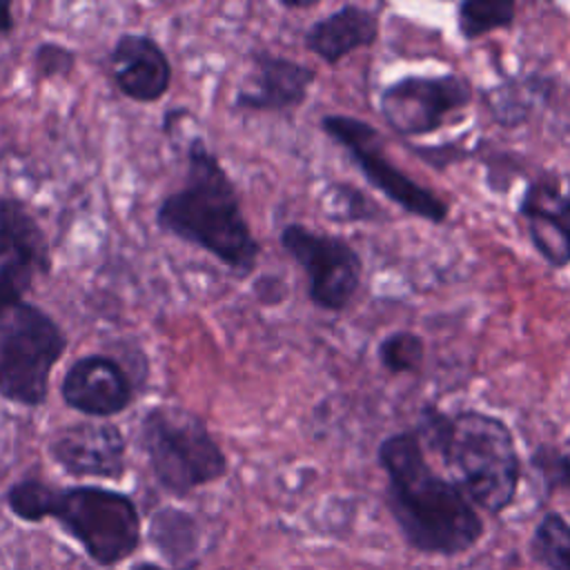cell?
Here are the masks:
<instances>
[{"label": "cell", "instance_id": "obj_15", "mask_svg": "<svg viewBox=\"0 0 570 570\" xmlns=\"http://www.w3.org/2000/svg\"><path fill=\"white\" fill-rule=\"evenodd\" d=\"M381 20L374 9L343 4L305 31V47L325 65L334 67L356 49L372 47L379 40Z\"/></svg>", "mask_w": 570, "mask_h": 570}, {"label": "cell", "instance_id": "obj_16", "mask_svg": "<svg viewBox=\"0 0 570 570\" xmlns=\"http://www.w3.org/2000/svg\"><path fill=\"white\" fill-rule=\"evenodd\" d=\"M2 263L27 265L38 274H49L51 269V252L40 223L31 209L13 196H0V265Z\"/></svg>", "mask_w": 570, "mask_h": 570}, {"label": "cell", "instance_id": "obj_8", "mask_svg": "<svg viewBox=\"0 0 570 570\" xmlns=\"http://www.w3.org/2000/svg\"><path fill=\"white\" fill-rule=\"evenodd\" d=\"M281 245L305 272L307 296L316 307L341 312L352 303L361 287L363 261L345 238L289 223L281 229Z\"/></svg>", "mask_w": 570, "mask_h": 570}, {"label": "cell", "instance_id": "obj_22", "mask_svg": "<svg viewBox=\"0 0 570 570\" xmlns=\"http://www.w3.org/2000/svg\"><path fill=\"white\" fill-rule=\"evenodd\" d=\"M530 465L537 470L550 492L566 490L570 494V452L543 443L532 452Z\"/></svg>", "mask_w": 570, "mask_h": 570}, {"label": "cell", "instance_id": "obj_7", "mask_svg": "<svg viewBox=\"0 0 570 570\" xmlns=\"http://www.w3.org/2000/svg\"><path fill=\"white\" fill-rule=\"evenodd\" d=\"M321 129L338 147L345 149L365 180L387 200L399 205L405 214L436 225L448 220V203L392 163V158L385 154V142L376 127L356 116L327 114L321 118Z\"/></svg>", "mask_w": 570, "mask_h": 570}, {"label": "cell", "instance_id": "obj_5", "mask_svg": "<svg viewBox=\"0 0 570 570\" xmlns=\"http://www.w3.org/2000/svg\"><path fill=\"white\" fill-rule=\"evenodd\" d=\"M138 439L156 483L174 497H185L227 472L225 452L207 423L191 410L149 407L140 421Z\"/></svg>", "mask_w": 570, "mask_h": 570}, {"label": "cell", "instance_id": "obj_25", "mask_svg": "<svg viewBox=\"0 0 570 570\" xmlns=\"http://www.w3.org/2000/svg\"><path fill=\"white\" fill-rule=\"evenodd\" d=\"M76 67V53L58 42H40L33 51V69L38 78L53 80L69 76Z\"/></svg>", "mask_w": 570, "mask_h": 570}, {"label": "cell", "instance_id": "obj_10", "mask_svg": "<svg viewBox=\"0 0 570 570\" xmlns=\"http://www.w3.org/2000/svg\"><path fill=\"white\" fill-rule=\"evenodd\" d=\"M49 456L69 476L118 481L127 472V439L114 423H71L51 436Z\"/></svg>", "mask_w": 570, "mask_h": 570}, {"label": "cell", "instance_id": "obj_3", "mask_svg": "<svg viewBox=\"0 0 570 570\" xmlns=\"http://www.w3.org/2000/svg\"><path fill=\"white\" fill-rule=\"evenodd\" d=\"M414 432L423 450L434 452L452 472V481L474 508L501 514L512 505L521 459L503 419L481 410L443 412L436 405H423Z\"/></svg>", "mask_w": 570, "mask_h": 570}, {"label": "cell", "instance_id": "obj_2", "mask_svg": "<svg viewBox=\"0 0 570 570\" xmlns=\"http://www.w3.org/2000/svg\"><path fill=\"white\" fill-rule=\"evenodd\" d=\"M156 225L165 234L212 254L240 278L256 269L261 243L243 214L236 185L198 136L187 147L185 183L160 200Z\"/></svg>", "mask_w": 570, "mask_h": 570}, {"label": "cell", "instance_id": "obj_18", "mask_svg": "<svg viewBox=\"0 0 570 570\" xmlns=\"http://www.w3.org/2000/svg\"><path fill=\"white\" fill-rule=\"evenodd\" d=\"M548 78L528 76V78H512L485 94V105L492 118L501 127H519L530 118L532 111V96L546 91L541 85Z\"/></svg>", "mask_w": 570, "mask_h": 570}, {"label": "cell", "instance_id": "obj_23", "mask_svg": "<svg viewBox=\"0 0 570 570\" xmlns=\"http://www.w3.org/2000/svg\"><path fill=\"white\" fill-rule=\"evenodd\" d=\"M330 200H332V207L327 216L334 220H345V223L372 220L376 216L374 212H379V207L372 200H367L363 191L345 183L330 185Z\"/></svg>", "mask_w": 570, "mask_h": 570}, {"label": "cell", "instance_id": "obj_14", "mask_svg": "<svg viewBox=\"0 0 570 570\" xmlns=\"http://www.w3.org/2000/svg\"><path fill=\"white\" fill-rule=\"evenodd\" d=\"M256 85L238 91L234 105L247 111H292L301 107L316 80V71L294 58L267 51L252 53Z\"/></svg>", "mask_w": 570, "mask_h": 570}, {"label": "cell", "instance_id": "obj_20", "mask_svg": "<svg viewBox=\"0 0 570 570\" xmlns=\"http://www.w3.org/2000/svg\"><path fill=\"white\" fill-rule=\"evenodd\" d=\"M530 552L546 570H570V523L559 512H546L534 525Z\"/></svg>", "mask_w": 570, "mask_h": 570}, {"label": "cell", "instance_id": "obj_4", "mask_svg": "<svg viewBox=\"0 0 570 570\" xmlns=\"http://www.w3.org/2000/svg\"><path fill=\"white\" fill-rule=\"evenodd\" d=\"M4 503L22 521H58L102 568L129 559L142 539L140 512L134 499L118 490L100 485L60 488L40 479H20L4 492Z\"/></svg>", "mask_w": 570, "mask_h": 570}, {"label": "cell", "instance_id": "obj_1", "mask_svg": "<svg viewBox=\"0 0 570 570\" xmlns=\"http://www.w3.org/2000/svg\"><path fill=\"white\" fill-rule=\"evenodd\" d=\"M387 476V508L419 552L456 557L483 537V521L463 490L432 470L414 430L385 436L376 450Z\"/></svg>", "mask_w": 570, "mask_h": 570}, {"label": "cell", "instance_id": "obj_6", "mask_svg": "<svg viewBox=\"0 0 570 570\" xmlns=\"http://www.w3.org/2000/svg\"><path fill=\"white\" fill-rule=\"evenodd\" d=\"M65 350L67 336L56 318L22 301L0 318V396L22 407L42 405Z\"/></svg>", "mask_w": 570, "mask_h": 570}, {"label": "cell", "instance_id": "obj_11", "mask_svg": "<svg viewBox=\"0 0 570 570\" xmlns=\"http://www.w3.org/2000/svg\"><path fill=\"white\" fill-rule=\"evenodd\" d=\"M517 214L525 223L534 252L552 267L570 265V189L554 174L532 178L519 203Z\"/></svg>", "mask_w": 570, "mask_h": 570}, {"label": "cell", "instance_id": "obj_9", "mask_svg": "<svg viewBox=\"0 0 570 570\" xmlns=\"http://www.w3.org/2000/svg\"><path fill=\"white\" fill-rule=\"evenodd\" d=\"M472 98L474 87L461 73H410L383 87L379 111L392 131L419 138L441 129Z\"/></svg>", "mask_w": 570, "mask_h": 570}, {"label": "cell", "instance_id": "obj_27", "mask_svg": "<svg viewBox=\"0 0 570 570\" xmlns=\"http://www.w3.org/2000/svg\"><path fill=\"white\" fill-rule=\"evenodd\" d=\"M129 570H167V568H163V566H158V563H154V561H140V563L131 566Z\"/></svg>", "mask_w": 570, "mask_h": 570}, {"label": "cell", "instance_id": "obj_12", "mask_svg": "<svg viewBox=\"0 0 570 570\" xmlns=\"http://www.w3.org/2000/svg\"><path fill=\"white\" fill-rule=\"evenodd\" d=\"M60 396L71 410L85 416L109 419L131 405L134 383L116 358L87 354L67 367Z\"/></svg>", "mask_w": 570, "mask_h": 570}, {"label": "cell", "instance_id": "obj_24", "mask_svg": "<svg viewBox=\"0 0 570 570\" xmlns=\"http://www.w3.org/2000/svg\"><path fill=\"white\" fill-rule=\"evenodd\" d=\"M36 269L18 263L0 265V318H4L13 307L22 303V296L36 278Z\"/></svg>", "mask_w": 570, "mask_h": 570}, {"label": "cell", "instance_id": "obj_26", "mask_svg": "<svg viewBox=\"0 0 570 570\" xmlns=\"http://www.w3.org/2000/svg\"><path fill=\"white\" fill-rule=\"evenodd\" d=\"M16 29V18H13V9L11 2L0 0V40L11 36V31Z\"/></svg>", "mask_w": 570, "mask_h": 570}, {"label": "cell", "instance_id": "obj_17", "mask_svg": "<svg viewBox=\"0 0 570 570\" xmlns=\"http://www.w3.org/2000/svg\"><path fill=\"white\" fill-rule=\"evenodd\" d=\"M151 548L174 568H187L200 548L198 521L180 508H158L149 519L147 530Z\"/></svg>", "mask_w": 570, "mask_h": 570}, {"label": "cell", "instance_id": "obj_19", "mask_svg": "<svg viewBox=\"0 0 570 570\" xmlns=\"http://www.w3.org/2000/svg\"><path fill=\"white\" fill-rule=\"evenodd\" d=\"M514 20L517 4L512 0H463L456 7V27L468 42L499 29H510Z\"/></svg>", "mask_w": 570, "mask_h": 570}, {"label": "cell", "instance_id": "obj_21", "mask_svg": "<svg viewBox=\"0 0 570 570\" xmlns=\"http://www.w3.org/2000/svg\"><path fill=\"white\" fill-rule=\"evenodd\" d=\"M376 356L390 374H414L425 361V341L416 332L396 330L379 343Z\"/></svg>", "mask_w": 570, "mask_h": 570}, {"label": "cell", "instance_id": "obj_13", "mask_svg": "<svg viewBox=\"0 0 570 570\" xmlns=\"http://www.w3.org/2000/svg\"><path fill=\"white\" fill-rule=\"evenodd\" d=\"M109 71L116 89L140 105L160 100L171 85V62L149 33H120L109 51Z\"/></svg>", "mask_w": 570, "mask_h": 570}]
</instances>
